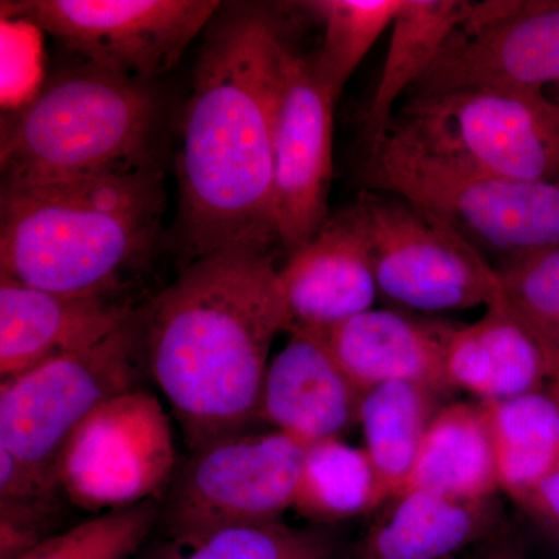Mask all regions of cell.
<instances>
[{"label":"cell","instance_id":"e0dca14e","mask_svg":"<svg viewBox=\"0 0 559 559\" xmlns=\"http://www.w3.org/2000/svg\"><path fill=\"white\" fill-rule=\"evenodd\" d=\"M289 331L320 333L371 310L378 285L366 242L341 212L278 270Z\"/></svg>","mask_w":559,"mask_h":559},{"label":"cell","instance_id":"1f68e13d","mask_svg":"<svg viewBox=\"0 0 559 559\" xmlns=\"http://www.w3.org/2000/svg\"><path fill=\"white\" fill-rule=\"evenodd\" d=\"M547 97H550L551 100L557 102L559 105V84L557 86H551L546 91Z\"/></svg>","mask_w":559,"mask_h":559},{"label":"cell","instance_id":"83f0119b","mask_svg":"<svg viewBox=\"0 0 559 559\" xmlns=\"http://www.w3.org/2000/svg\"><path fill=\"white\" fill-rule=\"evenodd\" d=\"M160 499L95 514L21 559H135L156 530Z\"/></svg>","mask_w":559,"mask_h":559},{"label":"cell","instance_id":"5bb4252c","mask_svg":"<svg viewBox=\"0 0 559 559\" xmlns=\"http://www.w3.org/2000/svg\"><path fill=\"white\" fill-rule=\"evenodd\" d=\"M131 293H50L0 278V378L97 344L134 314Z\"/></svg>","mask_w":559,"mask_h":559},{"label":"cell","instance_id":"5b68a950","mask_svg":"<svg viewBox=\"0 0 559 559\" xmlns=\"http://www.w3.org/2000/svg\"><path fill=\"white\" fill-rule=\"evenodd\" d=\"M364 190L396 194L500 260L559 248V183L481 175L388 131L362 153Z\"/></svg>","mask_w":559,"mask_h":559},{"label":"cell","instance_id":"7a4b0ae2","mask_svg":"<svg viewBox=\"0 0 559 559\" xmlns=\"http://www.w3.org/2000/svg\"><path fill=\"white\" fill-rule=\"evenodd\" d=\"M289 316L272 250H216L180 270L145 305L150 373L170 404L187 447L259 425L275 336Z\"/></svg>","mask_w":559,"mask_h":559},{"label":"cell","instance_id":"8fae6325","mask_svg":"<svg viewBox=\"0 0 559 559\" xmlns=\"http://www.w3.org/2000/svg\"><path fill=\"white\" fill-rule=\"evenodd\" d=\"M179 463L170 418L146 392L102 404L72 433L60 462V487L91 513L164 499Z\"/></svg>","mask_w":559,"mask_h":559},{"label":"cell","instance_id":"277c9868","mask_svg":"<svg viewBox=\"0 0 559 559\" xmlns=\"http://www.w3.org/2000/svg\"><path fill=\"white\" fill-rule=\"evenodd\" d=\"M156 83L83 61L51 75L2 123V186H38L160 167Z\"/></svg>","mask_w":559,"mask_h":559},{"label":"cell","instance_id":"7c38bea8","mask_svg":"<svg viewBox=\"0 0 559 559\" xmlns=\"http://www.w3.org/2000/svg\"><path fill=\"white\" fill-rule=\"evenodd\" d=\"M336 97L312 57L280 44L274 121V210L278 242L289 253L308 245L330 218L333 110Z\"/></svg>","mask_w":559,"mask_h":559},{"label":"cell","instance_id":"9a60e30c","mask_svg":"<svg viewBox=\"0 0 559 559\" xmlns=\"http://www.w3.org/2000/svg\"><path fill=\"white\" fill-rule=\"evenodd\" d=\"M264 377L259 425L305 447L341 439L358 419L364 393L330 355L318 334L293 331Z\"/></svg>","mask_w":559,"mask_h":559},{"label":"cell","instance_id":"44dd1931","mask_svg":"<svg viewBox=\"0 0 559 559\" xmlns=\"http://www.w3.org/2000/svg\"><path fill=\"white\" fill-rule=\"evenodd\" d=\"M498 488V466L481 404L455 403L433 415L400 496L430 491L485 500Z\"/></svg>","mask_w":559,"mask_h":559},{"label":"cell","instance_id":"3957f363","mask_svg":"<svg viewBox=\"0 0 559 559\" xmlns=\"http://www.w3.org/2000/svg\"><path fill=\"white\" fill-rule=\"evenodd\" d=\"M162 167L0 190V278L50 293H131L164 240Z\"/></svg>","mask_w":559,"mask_h":559},{"label":"cell","instance_id":"f546056e","mask_svg":"<svg viewBox=\"0 0 559 559\" xmlns=\"http://www.w3.org/2000/svg\"><path fill=\"white\" fill-rule=\"evenodd\" d=\"M525 506L547 525L559 543V463L557 468L540 481Z\"/></svg>","mask_w":559,"mask_h":559},{"label":"cell","instance_id":"f1b7e54d","mask_svg":"<svg viewBox=\"0 0 559 559\" xmlns=\"http://www.w3.org/2000/svg\"><path fill=\"white\" fill-rule=\"evenodd\" d=\"M495 270L511 305L559 336V248L500 260Z\"/></svg>","mask_w":559,"mask_h":559},{"label":"cell","instance_id":"9c48e42d","mask_svg":"<svg viewBox=\"0 0 559 559\" xmlns=\"http://www.w3.org/2000/svg\"><path fill=\"white\" fill-rule=\"evenodd\" d=\"M340 212L366 242L378 289L390 300L439 312L507 299L498 272L479 250L403 198L362 190Z\"/></svg>","mask_w":559,"mask_h":559},{"label":"cell","instance_id":"603a6c76","mask_svg":"<svg viewBox=\"0 0 559 559\" xmlns=\"http://www.w3.org/2000/svg\"><path fill=\"white\" fill-rule=\"evenodd\" d=\"M433 390L415 382H385L364 393L359 423L374 476L380 506L399 498L425 439Z\"/></svg>","mask_w":559,"mask_h":559},{"label":"cell","instance_id":"cb8c5ba5","mask_svg":"<svg viewBox=\"0 0 559 559\" xmlns=\"http://www.w3.org/2000/svg\"><path fill=\"white\" fill-rule=\"evenodd\" d=\"M380 507L377 476L364 448L341 439L307 448L293 510L311 525L331 527Z\"/></svg>","mask_w":559,"mask_h":559},{"label":"cell","instance_id":"ac0fdd59","mask_svg":"<svg viewBox=\"0 0 559 559\" xmlns=\"http://www.w3.org/2000/svg\"><path fill=\"white\" fill-rule=\"evenodd\" d=\"M447 381L484 400L502 401L546 388L539 342L510 300L487 308L484 318L455 326L447 352Z\"/></svg>","mask_w":559,"mask_h":559},{"label":"cell","instance_id":"52a82bcc","mask_svg":"<svg viewBox=\"0 0 559 559\" xmlns=\"http://www.w3.org/2000/svg\"><path fill=\"white\" fill-rule=\"evenodd\" d=\"M389 131L466 170L559 183V105L546 92L407 95Z\"/></svg>","mask_w":559,"mask_h":559},{"label":"cell","instance_id":"d6986e66","mask_svg":"<svg viewBox=\"0 0 559 559\" xmlns=\"http://www.w3.org/2000/svg\"><path fill=\"white\" fill-rule=\"evenodd\" d=\"M489 506V499L404 492L370 525L349 559L450 558L491 532L496 514Z\"/></svg>","mask_w":559,"mask_h":559},{"label":"cell","instance_id":"8992f818","mask_svg":"<svg viewBox=\"0 0 559 559\" xmlns=\"http://www.w3.org/2000/svg\"><path fill=\"white\" fill-rule=\"evenodd\" d=\"M148 377L142 305L92 347L3 380L0 447L61 489V455L72 433L102 404L143 390Z\"/></svg>","mask_w":559,"mask_h":559},{"label":"cell","instance_id":"ffe728a7","mask_svg":"<svg viewBox=\"0 0 559 559\" xmlns=\"http://www.w3.org/2000/svg\"><path fill=\"white\" fill-rule=\"evenodd\" d=\"M473 2L403 0L392 24V36L380 83L362 117V153L388 134L396 103L439 58L455 32L468 21Z\"/></svg>","mask_w":559,"mask_h":559},{"label":"cell","instance_id":"ba28073f","mask_svg":"<svg viewBox=\"0 0 559 559\" xmlns=\"http://www.w3.org/2000/svg\"><path fill=\"white\" fill-rule=\"evenodd\" d=\"M305 454V444L277 430H250L191 451L162 499L153 536L191 543L282 521L293 509Z\"/></svg>","mask_w":559,"mask_h":559},{"label":"cell","instance_id":"7402d4cb","mask_svg":"<svg viewBox=\"0 0 559 559\" xmlns=\"http://www.w3.org/2000/svg\"><path fill=\"white\" fill-rule=\"evenodd\" d=\"M498 466L499 487L527 503L559 463V404L546 388L481 403Z\"/></svg>","mask_w":559,"mask_h":559},{"label":"cell","instance_id":"6da1fadb","mask_svg":"<svg viewBox=\"0 0 559 559\" xmlns=\"http://www.w3.org/2000/svg\"><path fill=\"white\" fill-rule=\"evenodd\" d=\"M283 39L264 3H223L204 28L176 168L170 242L180 270L216 250L280 245L274 121Z\"/></svg>","mask_w":559,"mask_h":559},{"label":"cell","instance_id":"d4e9b609","mask_svg":"<svg viewBox=\"0 0 559 559\" xmlns=\"http://www.w3.org/2000/svg\"><path fill=\"white\" fill-rule=\"evenodd\" d=\"M330 527H290L283 521L221 530L178 543L151 536L135 559H336Z\"/></svg>","mask_w":559,"mask_h":559},{"label":"cell","instance_id":"484cf974","mask_svg":"<svg viewBox=\"0 0 559 559\" xmlns=\"http://www.w3.org/2000/svg\"><path fill=\"white\" fill-rule=\"evenodd\" d=\"M301 5L325 25L322 47L312 60L337 100L349 76L395 21L403 0H312Z\"/></svg>","mask_w":559,"mask_h":559},{"label":"cell","instance_id":"4dcf8cb0","mask_svg":"<svg viewBox=\"0 0 559 559\" xmlns=\"http://www.w3.org/2000/svg\"><path fill=\"white\" fill-rule=\"evenodd\" d=\"M518 318L524 322V325L532 331L533 336L539 342L540 349H543L544 358H546L547 366V381L546 389L549 390L551 396L558 401L559 404V336L547 326L540 325L535 319L528 318L527 314L513 307Z\"/></svg>","mask_w":559,"mask_h":559},{"label":"cell","instance_id":"2e32d148","mask_svg":"<svg viewBox=\"0 0 559 559\" xmlns=\"http://www.w3.org/2000/svg\"><path fill=\"white\" fill-rule=\"evenodd\" d=\"M455 326L399 311L369 310L314 334L362 393L396 381L436 392L450 388L444 366Z\"/></svg>","mask_w":559,"mask_h":559},{"label":"cell","instance_id":"30bf717a","mask_svg":"<svg viewBox=\"0 0 559 559\" xmlns=\"http://www.w3.org/2000/svg\"><path fill=\"white\" fill-rule=\"evenodd\" d=\"M221 5L218 0H9L2 16L46 33L83 61L156 83Z\"/></svg>","mask_w":559,"mask_h":559},{"label":"cell","instance_id":"4fadbf2b","mask_svg":"<svg viewBox=\"0 0 559 559\" xmlns=\"http://www.w3.org/2000/svg\"><path fill=\"white\" fill-rule=\"evenodd\" d=\"M557 84L559 2H535L495 24L460 27L407 95L479 87L546 92Z\"/></svg>","mask_w":559,"mask_h":559},{"label":"cell","instance_id":"4316f807","mask_svg":"<svg viewBox=\"0 0 559 559\" xmlns=\"http://www.w3.org/2000/svg\"><path fill=\"white\" fill-rule=\"evenodd\" d=\"M61 489L0 448V559H21L57 535Z\"/></svg>","mask_w":559,"mask_h":559}]
</instances>
